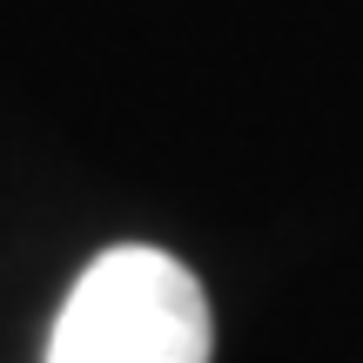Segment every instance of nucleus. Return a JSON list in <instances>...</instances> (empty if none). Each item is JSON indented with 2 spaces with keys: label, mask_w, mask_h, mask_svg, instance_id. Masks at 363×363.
<instances>
[{
  "label": "nucleus",
  "mask_w": 363,
  "mask_h": 363,
  "mask_svg": "<svg viewBox=\"0 0 363 363\" xmlns=\"http://www.w3.org/2000/svg\"><path fill=\"white\" fill-rule=\"evenodd\" d=\"M208 296L169 249L121 242L74 276L48 363H208Z\"/></svg>",
  "instance_id": "f257e3e1"
}]
</instances>
